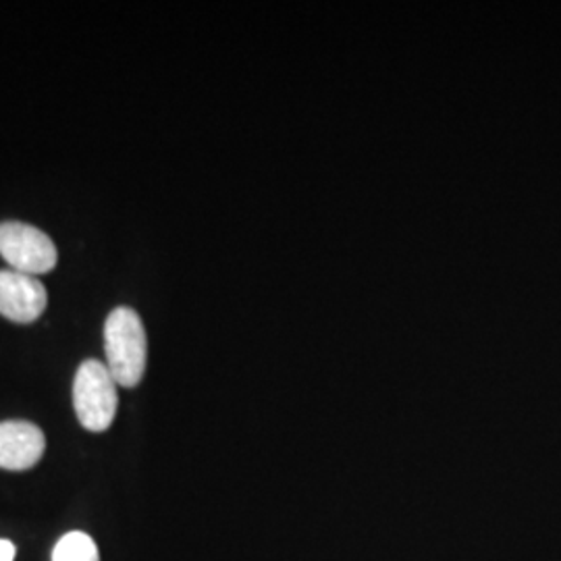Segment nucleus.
<instances>
[{
	"instance_id": "nucleus-1",
	"label": "nucleus",
	"mask_w": 561,
	"mask_h": 561,
	"mask_svg": "<svg viewBox=\"0 0 561 561\" xmlns=\"http://www.w3.org/2000/svg\"><path fill=\"white\" fill-rule=\"evenodd\" d=\"M104 354L106 366L121 387L140 385L146 360L148 340L140 317L131 308H115L104 322Z\"/></svg>"
},
{
	"instance_id": "nucleus-2",
	"label": "nucleus",
	"mask_w": 561,
	"mask_h": 561,
	"mask_svg": "<svg viewBox=\"0 0 561 561\" xmlns=\"http://www.w3.org/2000/svg\"><path fill=\"white\" fill-rule=\"evenodd\" d=\"M73 405L83 428L92 433L106 431L117 416V381L101 360H85L73 381Z\"/></svg>"
},
{
	"instance_id": "nucleus-3",
	"label": "nucleus",
	"mask_w": 561,
	"mask_h": 561,
	"mask_svg": "<svg viewBox=\"0 0 561 561\" xmlns=\"http://www.w3.org/2000/svg\"><path fill=\"white\" fill-rule=\"evenodd\" d=\"M0 256L23 275H44L57 266V245L44 231L20 221L0 222Z\"/></svg>"
},
{
	"instance_id": "nucleus-4",
	"label": "nucleus",
	"mask_w": 561,
	"mask_h": 561,
	"mask_svg": "<svg viewBox=\"0 0 561 561\" xmlns=\"http://www.w3.org/2000/svg\"><path fill=\"white\" fill-rule=\"evenodd\" d=\"M48 294L41 280L18 271H0V314L9 321L30 324L46 310Z\"/></svg>"
},
{
	"instance_id": "nucleus-5",
	"label": "nucleus",
	"mask_w": 561,
	"mask_h": 561,
	"mask_svg": "<svg viewBox=\"0 0 561 561\" xmlns=\"http://www.w3.org/2000/svg\"><path fill=\"white\" fill-rule=\"evenodd\" d=\"M46 449L44 433L36 424L25 421L0 422V468L30 470L41 461Z\"/></svg>"
},
{
	"instance_id": "nucleus-6",
	"label": "nucleus",
	"mask_w": 561,
	"mask_h": 561,
	"mask_svg": "<svg viewBox=\"0 0 561 561\" xmlns=\"http://www.w3.org/2000/svg\"><path fill=\"white\" fill-rule=\"evenodd\" d=\"M53 561H101V558L96 542L85 533H69L57 542Z\"/></svg>"
},
{
	"instance_id": "nucleus-7",
	"label": "nucleus",
	"mask_w": 561,
	"mask_h": 561,
	"mask_svg": "<svg viewBox=\"0 0 561 561\" xmlns=\"http://www.w3.org/2000/svg\"><path fill=\"white\" fill-rule=\"evenodd\" d=\"M15 545L11 541L0 539V561H15Z\"/></svg>"
}]
</instances>
